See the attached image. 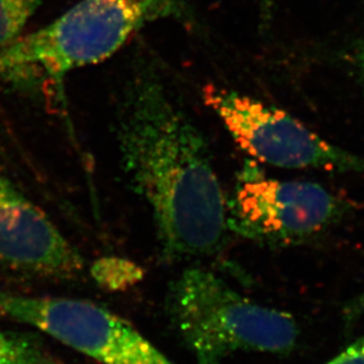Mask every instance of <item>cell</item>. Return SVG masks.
Segmentation results:
<instances>
[{"instance_id": "7", "label": "cell", "mask_w": 364, "mask_h": 364, "mask_svg": "<svg viewBox=\"0 0 364 364\" xmlns=\"http://www.w3.org/2000/svg\"><path fill=\"white\" fill-rule=\"evenodd\" d=\"M0 264L55 279H73L84 269L80 252L1 166Z\"/></svg>"}, {"instance_id": "6", "label": "cell", "mask_w": 364, "mask_h": 364, "mask_svg": "<svg viewBox=\"0 0 364 364\" xmlns=\"http://www.w3.org/2000/svg\"><path fill=\"white\" fill-rule=\"evenodd\" d=\"M203 100L242 150L261 162L285 168L364 170L360 157L330 144L282 110L215 85L204 87Z\"/></svg>"}, {"instance_id": "12", "label": "cell", "mask_w": 364, "mask_h": 364, "mask_svg": "<svg viewBox=\"0 0 364 364\" xmlns=\"http://www.w3.org/2000/svg\"><path fill=\"white\" fill-rule=\"evenodd\" d=\"M275 6V0H259V7H261V25L262 28H269L272 23V12Z\"/></svg>"}, {"instance_id": "8", "label": "cell", "mask_w": 364, "mask_h": 364, "mask_svg": "<svg viewBox=\"0 0 364 364\" xmlns=\"http://www.w3.org/2000/svg\"><path fill=\"white\" fill-rule=\"evenodd\" d=\"M0 364H59L44 341L28 331H0Z\"/></svg>"}, {"instance_id": "3", "label": "cell", "mask_w": 364, "mask_h": 364, "mask_svg": "<svg viewBox=\"0 0 364 364\" xmlns=\"http://www.w3.org/2000/svg\"><path fill=\"white\" fill-rule=\"evenodd\" d=\"M166 311L198 364H223L237 353L290 354L299 341L290 314L251 301L202 267L172 281Z\"/></svg>"}, {"instance_id": "13", "label": "cell", "mask_w": 364, "mask_h": 364, "mask_svg": "<svg viewBox=\"0 0 364 364\" xmlns=\"http://www.w3.org/2000/svg\"><path fill=\"white\" fill-rule=\"evenodd\" d=\"M360 68H361L362 76L364 78V45L362 46L361 52H360Z\"/></svg>"}, {"instance_id": "1", "label": "cell", "mask_w": 364, "mask_h": 364, "mask_svg": "<svg viewBox=\"0 0 364 364\" xmlns=\"http://www.w3.org/2000/svg\"><path fill=\"white\" fill-rule=\"evenodd\" d=\"M114 102L122 170L151 210L162 257L181 262L220 252L228 206L209 148L155 66L134 63Z\"/></svg>"}, {"instance_id": "5", "label": "cell", "mask_w": 364, "mask_h": 364, "mask_svg": "<svg viewBox=\"0 0 364 364\" xmlns=\"http://www.w3.org/2000/svg\"><path fill=\"white\" fill-rule=\"evenodd\" d=\"M0 313L36 326L100 364H176L130 322L89 301L0 289Z\"/></svg>"}, {"instance_id": "11", "label": "cell", "mask_w": 364, "mask_h": 364, "mask_svg": "<svg viewBox=\"0 0 364 364\" xmlns=\"http://www.w3.org/2000/svg\"><path fill=\"white\" fill-rule=\"evenodd\" d=\"M326 364H364V335Z\"/></svg>"}, {"instance_id": "2", "label": "cell", "mask_w": 364, "mask_h": 364, "mask_svg": "<svg viewBox=\"0 0 364 364\" xmlns=\"http://www.w3.org/2000/svg\"><path fill=\"white\" fill-rule=\"evenodd\" d=\"M161 19L193 21L188 0H80L50 24L0 51V84L28 92L116 55Z\"/></svg>"}, {"instance_id": "10", "label": "cell", "mask_w": 364, "mask_h": 364, "mask_svg": "<svg viewBox=\"0 0 364 364\" xmlns=\"http://www.w3.org/2000/svg\"><path fill=\"white\" fill-rule=\"evenodd\" d=\"M93 277L109 289H124L137 283L143 276L138 265L118 258H104L92 268Z\"/></svg>"}, {"instance_id": "9", "label": "cell", "mask_w": 364, "mask_h": 364, "mask_svg": "<svg viewBox=\"0 0 364 364\" xmlns=\"http://www.w3.org/2000/svg\"><path fill=\"white\" fill-rule=\"evenodd\" d=\"M43 0H0V51L21 38Z\"/></svg>"}, {"instance_id": "4", "label": "cell", "mask_w": 364, "mask_h": 364, "mask_svg": "<svg viewBox=\"0 0 364 364\" xmlns=\"http://www.w3.org/2000/svg\"><path fill=\"white\" fill-rule=\"evenodd\" d=\"M227 206L229 230L277 245L317 237L340 223L350 208L320 184L267 178L254 168L244 170Z\"/></svg>"}]
</instances>
